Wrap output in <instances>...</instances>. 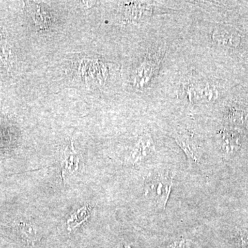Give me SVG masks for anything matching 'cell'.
<instances>
[{"instance_id": "1", "label": "cell", "mask_w": 248, "mask_h": 248, "mask_svg": "<svg viewBox=\"0 0 248 248\" xmlns=\"http://www.w3.org/2000/svg\"><path fill=\"white\" fill-rule=\"evenodd\" d=\"M166 46L160 44L155 46L140 62L134 73L133 85L138 89H143L149 86L158 74L164 59Z\"/></svg>"}, {"instance_id": "2", "label": "cell", "mask_w": 248, "mask_h": 248, "mask_svg": "<svg viewBox=\"0 0 248 248\" xmlns=\"http://www.w3.org/2000/svg\"><path fill=\"white\" fill-rule=\"evenodd\" d=\"M173 187L172 178L164 174H157L148 179L145 186V196L154 202L159 210H166Z\"/></svg>"}, {"instance_id": "3", "label": "cell", "mask_w": 248, "mask_h": 248, "mask_svg": "<svg viewBox=\"0 0 248 248\" xmlns=\"http://www.w3.org/2000/svg\"><path fill=\"white\" fill-rule=\"evenodd\" d=\"M171 136L186 155L189 164H200L203 157V149L193 134L186 131H174Z\"/></svg>"}, {"instance_id": "4", "label": "cell", "mask_w": 248, "mask_h": 248, "mask_svg": "<svg viewBox=\"0 0 248 248\" xmlns=\"http://www.w3.org/2000/svg\"><path fill=\"white\" fill-rule=\"evenodd\" d=\"M120 19L122 22H140L151 17L155 6L148 1H122Z\"/></svg>"}, {"instance_id": "5", "label": "cell", "mask_w": 248, "mask_h": 248, "mask_svg": "<svg viewBox=\"0 0 248 248\" xmlns=\"http://www.w3.org/2000/svg\"><path fill=\"white\" fill-rule=\"evenodd\" d=\"M156 153L154 140L149 134L140 135L130 151L127 164L138 166L151 159Z\"/></svg>"}, {"instance_id": "6", "label": "cell", "mask_w": 248, "mask_h": 248, "mask_svg": "<svg viewBox=\"0 0 248 248\" xmlns=\"http://www.w3.org/2000/svg\"><path fill=\"white\" fill-rule=\"evenodd\" d=\"M216 141L218 149L225 157H231L241 147L238 134L227 128H222L217 133Z\"/></svg>"}, {"instance_id": "7", "label": "cell", "mask_w": 248, "mask_h": 248, "mask_svg": "<svg viewBox=\"0 0 248 248\" xmlns=\"http://www.w3.org/2000/svg\"><path fill=\"white\" fill-rule=\"evenodd\" d=\"M212 39L216 45L229 48H237L241 41L239 32L229 27L216 28L212 34Z\"/></svg>"}, {"instance_id": "8", "label": "cell", "mask_w": 248, "mask_h": 248, "mask_svg": "<svg viewBox=\"0 0 248 248\" xmlns=\"http://www.w3.org/2000/svg\"><path fill=\"white\" fill-rule=\"evenodd\" d=\"M196 104L215 102L220 97L217 85L208 80L195 79Z\"/></svg>"}, {"instance_id": "9", "label": "cell", "mask_w": 248, "mask_h": 248, "mask_svg": "<svg viewBox=\"0 0 248 248\" xmlns=\"http://www.w3.org/2000/svg\"><path fill=\"white\" fill-rule=\"evenodd\" d=\"M79 159L73 147V141L67 145L62 155V177L63 182L79 169Z\"/></svg>"}, {"instance_id": "10", "label": "cell", "mask_w": 248, "mask_h": 248, "mask_svg": "<svg viewBox=\"0 0 248 248\" xmlns=\"http://www.w3.org/2000/svg\"><path fill=\"white\" fill-rule=\"evenodd\" d=\"M0 59L9 72L14 71L17 66V58L8 42L4 31L1 28H0Z\"/></svg>"}, {"instance_id": "11", "label": "cell", "mask_w": 248, "mask_h": 248, "mask_svg": "<svg viewBox=\"0 0 248 248\" xmlns=\"http://www.w3.org/2000/svg\"><path fill=\"white\" fill-rule=\"evenodd\" d=\"M18 231L22 239L28 245L34 246L39 239V232L35 226L26 222H20L17 225Z\"/></svg>"}, {"instance_id": "12", "label": "cell", "mask_w": 248, "mask_h": 248, "mask_svg": "<svg viewBox=\"0 0 248 248\" xmlns=\"http://www.w3.org/2000/svg\"><path fill=\"white\" fill-rule=\"evenodd\" d=\"M90 216H91V213L88 205L79 209L76 213L72 215L69 219L67 221L68 231L71 232L76 229L77 227L79 226L84 222L87 221Z\"/></svg>"}, {"instance_id": "13", "label": "cell", "mask_w": 248, "mask_h": 248, "mask_svg": "<svg viewBox=\"0 0 248 248\" xmlns=\"http://www.w3.org/2000/svg\"><path fill=\"white\" fill-rule=\"evenodd\" d=\"M30 13L32 19L35 21L36 25L40 29H46L48 27V24L50 23V17L48 14L42 9L39 5L32 6L31 5Z\"/></svg>"}, {"instance_id": "14", "label": "cell", "mask_w": 248, "mask_h": 248, "mask_svg": "<svg viewBox=\"0 0 248 248\" xmlns=\"http://www.w3.org/2000/svg\"><path fill=\"white\" fill-rule=\"evenodd\" d=\"M227 122L231 124L239 125L244 123L246 114L244 110H241L239 108L236 107H231L228 108L225 115Z\"/></svg>"}, {"instance_id": "15", "label": "cell", "mask_w": 248, "mask_h": 248, "mask_svg": "<svg viewBox=\"0 0 248 248\" xmlns=\"http://www.w3.org/2000/svg\"><path fill=\"white\" fill-rule=\"evenodd\" d=\"M193 246V240L184 236H179L170 241L165 248H192Z\"/></svg>"}, {"instance_id": "16", "label": "cell", "mask_w": 248, "mask_h": 248, "mask_svg": "<svg viewBox=\"0 0 248 248\" xmlns=\"http://www.w3.org/2000/svg\"><path fill=\"white\" fill-rule=\"evenodd\" d=\"M237 239L240 248H248V229L239 228L237 230Z\"/></svg>"}, {"instance_id": "17", "label": "cell", "mask_w": 248, "mask_h": 248, "mask_svg": "<svg viewBox=\"0 0 248 248\" xmlns=\"http://www.w3.org/2000/svg\"><path fill=\"white\" fill-rule=\"evenodd\" d=\"M119 248H138L135 246L131 244H123L122 246H120Z\"/></svg>"}]
</instances>
